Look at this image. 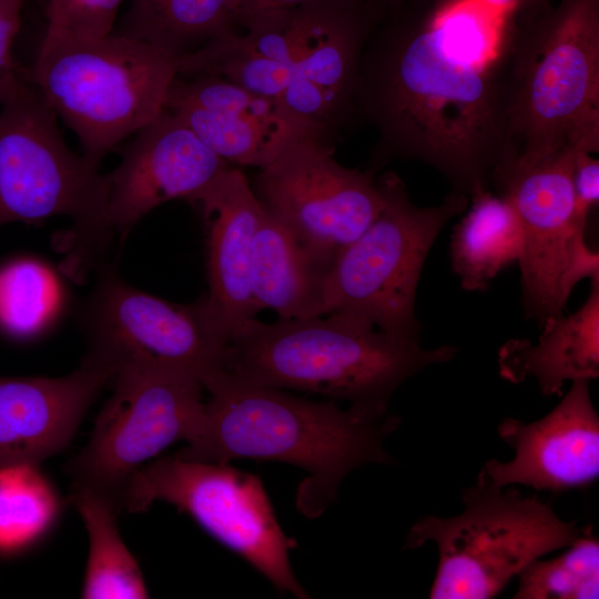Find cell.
Segmentation results:
<instances>
[{
	"instance_id": "obj_5",
	"label": "cell",
	"mask_w": 599,
	"mask_h": 599,
	"mask_svg": "<svg viewBox=\"0 0 599 599\" xmlns=\"http://www.w3.org/2000/svg\"><path fill=\"white\" fill-rule=\"evenodd\" d=\"M506 70L515 159L599 151V0L511 11Z\"/></svg>"
},
{
	"instance_id": "obj_29",
	"label": "cell",
	"mask_w": 599,
	"mask_h": 599,
	"mask_svg": "<svg viewBox=\"0 0 599 599\" xmlns=\"http://www.w3.org/2000/svg\"><path fill=\"white\" fill-rule=\"evenodd\" d=\"M23 0H0V106L11 100L30 80L18 65L13 42L20 28Z\"/></svg>"
},
{
	"instance_id": "obj_20",
	"label": "cell",
	"mask_w": 599,
	"mask_h": 599,
	"mask_svg": "<svg viewBox=\"0 0 599 599\" xmlns=\"http://www.w3.org/2000/svg\"><path fill=\"white\" fill-rule=\"evenodd\" d=\"M537 344L510 339L498 353L500 376L514 384L532 377L544 395H561L566 380L599 376V281L572 314L548 318Z\"/></svg>"
},
{
	"instance_id": "obj_12",
	"label": "cell",
	"mask_w": 599,
	"mask_h": 599,
	"mask_svg": "<svg viewBox=\"0 0 599 599\" xmlns=\"http://www.w3.org/2000/svg\"><path fill=\"white\" fill-rule=\"evenodd\" d=\"M577 146L537 160L512 159L493 184L514 205L525 235L521 272L526 318L538 325L564 314L573 287L599 280V255L586 243L588 217L577 207L572 170Z\"/></svg>"
},
{
	"instance_id": "obj_8",
	"label": "cell",
	"mask_w": 599,
	"mask_h": 599,
	"mask_svg": "<svg viewBox=\"0 0 599 599\" xmlns=\"http://www.w3.org/2000/svg\"><path fill=\"white\" fill-rule=\"evenodd\" d=\"M461 499V514L424 516L406 539L410 549L428 541L437 546L432 599L493 598L531 562L569 547L586 530L561 520L536 495L504 490L483 470L476 485L463 489Z\"/></svg>"
},
{
	"instance_id": "obj_31",
	"label": "cell",
	"mask_w": 599,
	"mask_h": 599,
	"mask_svg": "<svg viewBox=\"0 0 599 599\" xmlns=\"http://www.w3.org/2000/svg\"><path fill=\"white\" fill-rule=\"evenodd\" d=\"M317 1L323 0H240L237 28L241 21L247 17L263 12L291 10Z\"/></svg>"
},
{
	"instance_id": "obj_17",
	"label": "cell",
	"mask_w": 599,
	"mask_h": 599,
	"mask_svg": "<svg viewBox=\"0 0 599 599\" xmlns=\"http://www.w3.org/2000/svg\"><path fill=\"white\" fill-rule=\"evenodd\" d=\"M121 154L108 173V213L122 238L149 212L190 199L231 165L166 110L138 130Z\"/></svg>"
},
{
	"instance_id": "obj_16",
	"label": "cell",
	"mask_w": 599,
	"mask_h": 599,
	"mask_svg": "<svg viewBox=\"0 0 599 599\" xmlns=\"http://www.w3.org/2000/svg\"><path fill=\"white\" fill-rule=\"evenodd\" d=\"M497 432L515 451L509 461L485 463L481 470L497 486L525 485L560 494L583 489L598 479L599 416L589 380L572 382L545 417L532 423L507 417Z\"/></svg>"
},
{
	"instance_id": "obj_24",
	"label": "cell",
	"mask_w": 599,
	"mask_h": 599,
	"mask_svg": "<svg viewBox=\"0 0 599 599\" xmlns=\"http://www.w3.org/2000/svg\"><path fill=\"white\" fill-rule=\"evenodd\" d=\"M69 500L84 522L90 544L81 597L149 598L139 564L120 536L118 507L95 493L79 488H71Z\"/></svg>"
},
{
	"instance_id": "obj_23",
	"label": "cell",
	"mask_w": 599,
	"mask_h": 599,
	"mask_svg": "<svg viewBox=\"0 0 599 599\" xmlns=\"http://www.w3.org/2000/svg\"><path fill=\"white\" fill-rule=\"evenodd\" d=\"M238 3L240 0H132L113 32L182 58L236 31Z\"/></svg>"
},
{
	"instance_id": "obj_11",
	"label": "cell",
	"mask_w": 599,
	"mask_h": 599,
	"mask_svg": "<svg viewBox=\"0 0 599 599\" xmlns=\"http://www.w3.org/2000/svg\"><path fill=\"white\" fill-rule=\"evenodd\" d=\"M88 444L68 465L71 488L95 493L121 511L134 473L171 444L194 441L205 403L201 382L189 374L121 367Z\"/></svg>"
},
{
	"instance_id": "obj_14",
	"label": "cell",
	"mask_w": 599,
	"mask_h": 599,
	"mask_svg": "<svg viewBox=\"0 0 599 599\" xmlns=\"http://www.w3.org/2000/svg\"><path fill=\"white\" fill-rule=\"evenodd\" d=\"M331 146L316 139L295 142L260 169L254 189L264 210L328 271L383 205L375 171L339 164Z\"/></svg>"
},
{
	"instance_id": "obj_6",
	"label": "cell",
	"mask_w": 599,
	"mask_h": 599,
	"mask_svg": "<svg viewBox=\"0 0 599 599\" xmlns=\"http://www.w3.org/2000/svg\"><path fill=\"white\" fill-rule=\"evenodd\" d=\"M180 58L112 32L42 39L29 77L95 163L163 110Z\"/></svg>"
},
{
	"instance_id": "obj_18",
	"label": "cell",
	"mask_w": 599,
	"mask_h": 599,
	"mask_svg": "<svg viewBox=\"0 0 599 599\" xmlns=\"http://www.w3.org/2000/svg\"><path fill=\"white\" fill-rule=\"evenodd\" d=\"M187 201L204 222L209 319L227 344L261 311L252 291L255 232L264 207L240 169L229 166Z\"/></svg>"
},
{
	"instance_id": "obj_9",
	"label": "cell",
	"mask_w": 599,
	"mask_h": 599,
	"mask_svg": "<svg viewBox=\"0 0 599 599\" xmlns=\"http://www.w3.org/2000/svg\"><path fill=\"white\" fill-rule=\"evenodd\" d=\"M376 180L382 209L333 262L325 314L356 315L388 334L419 338L415 298L425 260L444 225L467 209L469 199L449 193L439 205L419 207L394 171Z\"/></svg>"
},
{
	"instance_id": "obj_32",
	"label": "cell",
	"mask_w": 599,
	"mask_h": 599,
	"mask_svg": "<svg viewBox=\"0 0 599 599\" xmlns=\"http://www.w3.org/2000/svg\"><path fill=\"white\" fill-rule=\"evenodd\" d=\"M488 4L504 10L526 11L540 8L554 2V0H485Z\"/></svg>"
},
{
	"instance_id": "obj_2",
	"label": "cell",
	"mask_w": 599,
	"mask_h": 599,
	"mask_svg": "<svg viewBox=\"0 0 599 599\" xmlns=\"http://www.w3.org/2000/svg\"><path fill=\"white\" fill-rule=\"evenodd\" d=\"M384 7L323 0L257 13L180 60V74H215L281 103L331 139L355 121L366 41Z\"/></svg>"
},
{
	"instance_id": "obj_28",
	"label": "cell",
	"mask_w": 599,
	"mask_h": 599,
	"mask_svg": "<svg viewBox=\"0 0 599 599\" xmlns=\"http://www.w3.org/2000/svg\"><path fill=\"white\" fill-rule=\"evenodd\" d=\"M124 0H48L42 39L87 40L111 34Z\"/></svg>"
},
{
	"instance_id": "obj_13",
	"label": "cell",
	"mask_w": 599,
	"mask_h": 599,
	"mask_svg": "<svg viewBox=\"0 0 599 599\" xmlns=\"http://www.w3.org/2000/svg\"><path fill=\"white\" fill-rule=\"evenodd\" d=\"M81 325L87 356L109 366L158 368L196 377L202 386L223 370L226 343L212 326L204 297L175 304L138 290L99 267Z\"/></svg>"
},
{
	"instance_id": "obj_27",
	"label": "cell",
	"mask_w": 599,
	"mask_h": 599,
	"mask_svg": "<svg viewBox=\"0 0 599 599\" xmlns=\"http://www.w3.org/2000/svg\"><path fill=\"white\" fill-rule=\"evenodd\" d=\"M57 291L48 270L30 258H19L0 268V331L26 339L48 323Z\"/></svg>"
},
{
	"instance_id": "obj_10",
	"label": "cell",
	"mask_w": 599,
	"mask_h": 599,
	"mask_svg": "<svg viewBox=\"0 0 599 599\" xmlns=\"http://www.w3.org/2000/svg\"><path fill=\"white\" fill-rule=\"evenodd\" d=\"M156 500L190 515L277 590L300 599L309 598L291 567L288 552L294 542L281 528L256 475L230 464L185 459L177 455L161 457L134 473L122 508L140 512Z\"/></svg>"
},
{
	"instance_id": "obj_19",
	"label": "cell",
	"mask_w": 599,
	"mask_h": 599,
	"mask_svg": "<svg viewBox=\"0 0 599 599\" xmlns=\"http://www.w3.org/2000/svg\"><path fill=\"white\" fill-rule=\"evenodd\" d=\"M113 375L84 356L63 377H0V466L39 465L63 450Z\"/></svg>"
},
{
	"instance_id": "obj_33",
	"label": "cell",
	"mask_w": 599,
	"mask_h": 599,
	"mask_svg": "<svg viewBox=\"0 0 599 599\" xmlns=\"http://www.w3.org/2000/svg\"><path fill=\"white\" fill-rule=\"evenodd\" d=\"M376 3L380 4L385 9L394 8L399 6L400 3L407 1V0H373Z\"/></svg>"
},
{
	"instance_id": "obj_15",
	"label": "cell",
	"mask_w": 599,
	"mask_h": 599,
	"mask_svg": "<svg viewBox=\"0 0 599 599\" xmlns=\"http://www.w3.org/2000/svg\"><path fill=\"white\" fill-rule=\"evenodd\" d=\"M164 110L229 164L263 169L300 140L332 141L277 101L215 74L177 75Z\"/></svg>"
},
{
	"instance_id": "obj_26",
	"label": "cell",
	"mask_w": 599,
	"mask_h": 599,
	"mask_svg": "<svg viewBox=\"0 0 599 599\" xmlns=\"http://www.w3.org/2000/svg\"><path fill=\"white\" fill-rule=\"evenodd\" d=\"M516 599H593L599 597V541L589 531L562 555L540 558L518 576Z\"/></svg>"
},
{
	"instance_id": "obj_22",
	"label": "cell",
	"mask_w": 599,
	"mask_h": 599,
	"mask_svg": "<svg viewBox=\"0 0 599 599\" xmlns=\"http://www.w3.org/2000/svg\"><path fill=\"white\" fill-rule=\"evenodd\" d=\"M456 224L450 242L451 266L465 291H486L506 267L519 263L525 246L520 219L505 195L481 190Z\"/></svg>"
},
{
	"instance_id": "obj_21",
	"label": "cell",
	"mask_w": 599,
	"mask_h": 599,
	"mask_svg": "<svg viewBox=\"0 0 599 599\" xmlns=\"http://www.w3.org/2000/svg\"><path fill=\"white\" fill-rule=\"evenodd\" d=\"M328 270L265 210L253 243L252 291L281 319L325 315Z\"/></svg>"
},
{
	"instance_id": "obj_7",
	"label": "cell",
	"mask_w": 599,
	"mask_h": 599,
	"mask_svg": "<svg viewBox=\"0 0 599 599\" xmlns=\"http://www.w3.org/2000/svg\"><path fill=\"white\" fill-rule=\"evenodd\" d=\"M58 118L31 80L0 106V226L72 220L69 263L99 264L114 230L109 176L67 145Z\"/></svg>"
},
{
	"instance_id": "obj_1",
	"label": "cell",
	"mask_w": 599,
	"mask_h": 599,
	"mask_svg": "<svg viewBox=\"0 0 599 599\" xmlns=\"http://www.w3.org/2000/svg\"><path fill=\"white\" fill-rule=\"evenodd\" d=\"M436 8L437 0H407L384 10L362 54L355 120L377 132L369 169L420 161L448 181L451 194L470 199L516 156L508 57L483 65L458 53Z\"/></svg>"
},
{
	"instance_id": "obj_4",
	"label": "cell",
	"mask_w": 599,
	"mask_h": 599,
	"mask_svg": "<svg viewBox=\"0 0 599 599\" xmlns=\"http://www.w3.org/2000/svg\"><path fill=\"white\" fill-rule=\"evenodd\" d=\"M325 315L275 323L248 319L225 347L223 373L243 383L319 394L386 414L397 387L458 352L449 345L426 349L419 338L388 334L356 315Z\"/></svg>"
},
{
	"instance_id": "obj_25",
	"label": "cell",
	"mask_w": 599,
	"mask_h": 599,
	"mask_svg": "<svg viewBox=\"0 0 599 599\" xmlns=\"http://www.w3.org/2000/svg\"><path fill=\"white\" fill-rule=\"evenodd\" d=\"M59 499L38 465L0 466V555L38 541L59 514Z\"/></svg>"
},
{
	"instance_id": "obj_30",
	"label": "cell",
	"mask_w": 599,
	"mask_h": 599,
	"mask_svg": "<svg viewBox=\"0 0 599 599\" xmlns=\"http://www.w3.org/2000/svg\"><path fill=\"white\" fill-rule=\"evenodd\" d=\"M592 154L579 150L572 170V186L577 207L586 217L599 202V161Z\"/></svg>"
},
{
	"instance_id": "obj_3",
	"label": "cell",
	"mask_w": 599,
	"mask_h": 599,
	"mask_svg": "<svg viewBox=\"0 0 599 599\" xmlns=\"http://www.w3.org/2000/svg\"><path fill=\"white\" fill-rule=\"evenodd\" d=\"M203 388L210 399L201 432L175 455L219 464L255 458L301 467L308 476L298 487L296 506L306 517L324 512L352 470L392 463L384 441L399 427L398 416L352 406L344 410L333 402L243 383L223 370Z\"/></svg>"
}]
</instances>
